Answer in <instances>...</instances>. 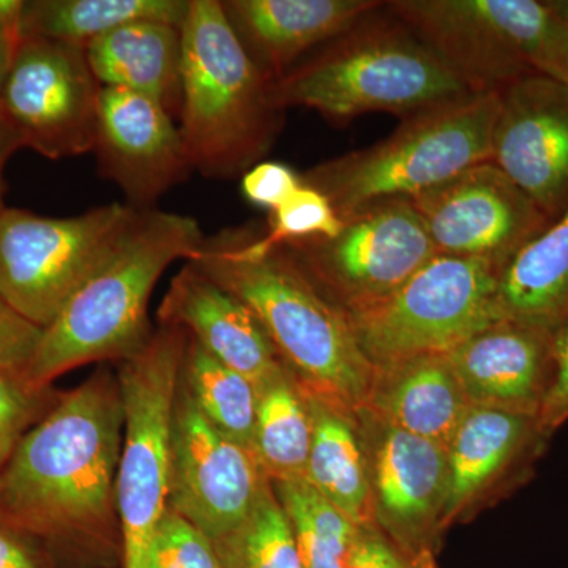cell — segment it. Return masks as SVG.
<instances>
[{
    "label": "cell",
    "instance_id": "cell-1",
    "mask_svg": "<svg viewBox=\"0 0 568 568\" xmlns=\"http://www.w3.org/2000/svg\"><path fill=\"white\" fill-rule=\"evenodd\" d=\"M125 414L106 366L65 392L0 474V515L31 534L55 568H118V473Z\"/></svg>",
    "mask_w": 568,
    "mask_h": 568
},
{
    "label": "cell",
    "instance_id": "cell-2",
    "mask_svg": "<svg viewBox=\"0 0 568 568\" xmlns=\"http://www.w3.org/2000/svg\"><path fill=\"white\" fill-rule=\"evenodd\" d=\"M192 263L256 315L306 396L336 409H364L376 368L346 313L325 297L284 246L261 244L256 226L204 237Z\"/></svg>",
    "mask_w": 568,
    "mask_h": 568
},
{
    "label": "cell",
    "instance_id": "cell-3",
    "mask_svg": "<svg viewBox=\"0 0 568 568\" xmlns=\"http://www.w3.org/2000/svg\"><path fill=\"white\" fill-rule=\"evenodd\" d=\"M204 237L192 216L140 209L111 256L43 328L28 376L52 386L70 369L140 353L153 335L148 310L160 276L192 260Z\"/></svg>",
    "mask_w": 568,
    "mask_h": 568
},
{
    "label": "cell",
    "instance_id": "cell-4",
    "mask_svg": "<svg viewBox=\"0 0 568 568\" xmlns=\"http://www.w3.org/2000/svg\"><path fill=\"white\" fill-rule=\"evenodd\" d=\"M182 51L179 129L190 163L207 178L244 175L282 130L274 80L250 58L220 0H190Z\"/></svg>",
    "mask_w": 568,
    "mask_h": 568
},
{
    "label": "cell",
    "instance_id": "cell-5",
    "mask_svg": "<svg viewBox=\"0 0 568 568\" xmlns=\"http://www.w3.org/2000/svg\"><path fill=\"white\" fill-rule=\"evenodd\" d=\"M377 13L275 80V103L284 111L310 108L339 123L368 112L406 121L474 95L402 21L387 10Z\"/></svg>",
    "mask_w": 568,
    "mask_h": 568
},
{
    "label": "cell",
    "instance_id": "cell-6",
    "mask_svg": "<svg viewBox=\"0 0 568 568\" xmlns=\"http://www.w3.org/2000/svg\"><path fill=\"white\" fill-rule=\"evenodd\" d=\"M500 92L470 95L406 119L386 140L320 163L302 182L339 219L388 200H414L491 159Z\"/></svg>",
    "mask_w": 568,
    "mask_h": 568
},
{
    "label": "cell",
    "instance_id": "cell-7",
    "mask_svg": "<svg viewBox=\"0 0 568 568\" xmlns=\"http://www.w3.org/2000/svg\"><path fill=\"white\" fill-rule=\"evenodd\" d=\"M386 10L474 95L528 74L558 80L562 20L544 0H392Z\"/></svg>",
    "mask_w": 568,
    "mask_h": 568
},
{
    "label": "cell",
    "instance_id": "cell-8",
    "mask_svg": "<svg viewBox=\"0 0 568 568\" xmlns=\"http://www.w3.org/2000/svg\"><path fill=\"white\" fill-rule=\"evenodd\" d=\"M186 345L182 327L162 324L119 368L125 414L115 487L122 568L151 567L153 537L170 507L171 428Z\"/></svg>",
    "mask_w": 568,
    "mask_h": 568
},
{
    "label": "cell",
    "instance_id": "cell-9",
    "mask_svg": "<svg viewBox=\"0 0 568 568\" xmlns=\"http://www.w3.org/2000/svg\"><path fill=\"white\" fill-rule=\"evenodd\" d=\"M497 276L484 261L436 254L395 293L346 316L375 368L448 354L499 321Z\"/></svg>",
    "mask_w": 568,
    "mask_h": 568
},
{
    "label": "cell",
    "instance_id": "cell-10",
    "mask_svg": "<svg viewBox=\"0 0 568 568\" xmlns=\"http://www.w3.org/2000/svg\"><path fill=\"white\" fill-rule=\"evenodd\" d=\"M140 209L110 204L69 219L22 209L0 213V295L21 316L48 327L111 256Z\"/></svg>",
    "mask_w": 568,
    "mask_h": 568
},
{
    "label": "cell",
    "instance_id": "cell-11",
    "mask_svg": "<svg viewBox=\"0 0 568 568\" xmlns=\"http://www.w3.org/2000/svg\"><path fill=\"white\" fill-rule=\"evenodd\" d=\"M282 246L346 315L395 293L437 254L410 200L366 205L332 237Z\"/></svg>",
    "mask_w": 568,
    "mask_h": 568
},
{
    "label": "cell",
    "instance_id": "cell-12",
    "mask_svg": "<svg viewBox=\"0 0 568 568\" xmlns=\"http://www.w3.org/2000/svg\"><path fill=\"white\" fill-rule=\"evenodd\" d=\"M100 91L85 48L31 37L11 58L0 122L47 159L82 155L95 145Z\"/></svg>",
    "mask_w": 568,
    "mask_h": 568
},
{
    "label": "cell",
    "instance_id": "cell-13",
    "mask_svg": "<svg viewBox=\"0 0 568 568\" xmlns=\"http://www.w3.org/2000/svg\"><path fill=\"white\" fill-rule=\"evenodd\" d=\"M410 201L437 254L484 261L499 274L552 222L491 162L474 164Z\"/></svg>",
    "mask_w": 568,
    "mask_h": 568
},
{
    "label": "cell",
    "instance_id": "cell-14",
    "mask_svg": "<svg viewBox=\"0 0 568 568\" xmlns=\"http://www.w3.org/2000/svg\"><path fill=\"white\" fill-rule=\"evenodd\" d=\"M267 480L252 450L215 428L179 379L170 508L216 541L244 525Z\"/></svg>",
    "mask_w": 568,
    "mask_h": 568
},
{
    "label": "cell",
    "instance_id": "cell-15",
    "mask_svg": "<svg viewBox=\"0 0 568 568\" xmlns=\"http://www.w3.org/2000/svg\"><path fill=\"white\" fill-rule=\"evenodd\" d=\"M368 458L376 528L410 555L436 556L448 496L447 448L355 413Z\"/></svg>",
    "mask_w": 568,
    "mask_h": 568
},
{
    "label": "cell",
    "instance_id": "cell-16",
    "mask_svg": "<svg viewBox=\"0 0 568 568\" xmlns=\"http://www.w3.org/2000/svg\"><path fill=\"white\" fill-rule=\"evenodd\" d=\"M489 162L559 219L568 209V85L534 73L504 89Z\"/></svg>",
    "mask_w": 568,
    "mask_h": 568
},
{
    "label": "cell",
    "instance_id": "cell-17",
    "mask_svg": "<svg viewBox=\"0 0 568 568\" xmlns=\"http://www.w3.org/2000/svg\"><path fill=\"white\" fill-rule=\"evenodd\" d=\"M100 171L134 209H151L193 170L173 114L142 93L100 91L95 145Z\"/></svg>",
    "mask_w": 568,
    "mask_h": 568
},
{
    "label": "cell",
    "instance_id": "cell-18",
    "mask_svg": "<svg viewBox=\"0 0 568 568\" xmlns=\"http://www.w3.org/2000/svg\"><path fill=\"white\" fill-rule=\"evenodd\" d=\"M470 406L538 417L556 372V335L496 321L446 354Z\"/></svg>",
    "mask_w": 568,
    "mask_h": 568
},
{
    "label": "cell",
    "instance_id": "cell-19",
    "mask_svg": "<svg viewBox=\"0 0 568 568\" xmlns=\"http://www.w3.org/2000/svg\"><path fill=\"white\" fill-rule=\"evenodd\" d=\"M159 320L182 327L216 361L252 381L256 390L286 369L252 310L192 263L171 280Z\"/></svg>",
    "mask_w": 568,
    "mask_h": 568
},
{
    "label": "cell",
    "instance_id": "cell-20",
    "mask_svg": "<svg viewBox=\"0 0 568 568\" xmlns=\"http://www.w3.org/2000/svg\"><path fill=\"white\" fill-rule=\"evenodd\" d=\"M547 439L537 417L470 406L447 446L448 496L444 530L480 496L529 476Z\"/></svg>",
    "mask_w": 568,
    "mask_h": 568
},
{
    "label": "cell",
    "instance_id": "cell-21",
    "mask_svg": "<svg viewBox=\"0 0 568 568\" xmlns=\"http://www.w3.org/2000/svg\"><path fill=\"white\" fill-rule=\"evenodd\" d=\"M377 0H226L231 28L272 80L383 9Z\"/></svg>",
    "mask_w": 568,
    "mask_h": 568
},
{
    "label": "cell",
    "instance_id": "cell-22",
    "mask_svg": "<svg viewBox=\"0 0 568 568\" xmlns=\"http://www.w3.org/2000/svg\"><path fill=\"white\" fill-rule=\"evenodd\" d=\"M470 403L447 355H422L376 368L364 410L447 448Z\"/></svg>",
    "mask_w": 568,
    "mask_h": 568
},
{
    "label": "cell",
    "instance_id": "cell-23",
    "mask_svg": "<svg viewBox=\"0 0 568 568\" xmlns=\"http://www.w3.org/2000/svg\"><path fill=\"white\" fill-rule=\"evenodd\" d=\"M182 52V28L153 20L130 22L85 47L102 88L142 93L173 118L181 111Z\"/></svg>",
    "mask_w": 568,
    "mask_h": 568
},
{
    "label": "cell",
    "instance_id": "cell-24",
    "mask_svg": "<svg viewBox=\"0 0 568 568\" xmlns=\"http://www.w3.org/2000/svg\"><path fill=\"white\" fill-rule=\"evenodd\" d=\"M499 321L558 334L568 325V209L500 271Z\"/></svg>",
    "mask_w": 568,
    "mask_h": 568
},
{
    "label": "cell",
    "instance_id": "cell-25",
    "mask_svg": "<svg viewBox=\"0 0 568 568\" xmlns=\"http://www.w3.org/2000/svg\"><path fill=\"white\" fill-rule=\"evenodd\" d=\"M305 398L313 420L305 480L355 525H375L368 458L357 416L312 396Z\"/></svg>",
    "mask_w": 568,
    "mask_h": 568
},
{
    "label": "cell",
    "instance_id": "cell-26",
    "mask_svg": "<svg viewBox=\"0 0 568 568\" xmlns=\"http://www.w3.org/2000/svg\"><path fill=\"white\" fill-rule=\"evenodd\" d=\"M189 10L190 0H26L22 40L39 37L85 48L134 21L182 28Z\"/></svg>",
    "mask_w": 568,
    "mask_h": 568
},
{
    "label": "cell",
    "instance_id": "cell-27",
    "mask_svg": "<svg viewBox=\"0 0 568 568\" xmlns=\"http://www.w3.org/2000/svg\"><path fill=\"white\" fill-rule=\"evenodd\" d=\"M312 443L308 403L290 369H283L257 390L254 458L272 484L302 480L306 476Z\"/></svg>",
    "mask_w": 568,
    "mask_h": 568
},
{
    "label": "cell",
    "instance_id": "cell-28",
    "mask_svg": "<svg viewBox=\"0 0 568 568\" xmlns=\"http://www.w3.org/2000/svg\"><path fill=\"white\" fill-rule=\"evenodd\" d=\"M181 379L203 416L223 435L252 450L257 407L252 381L216 361L190 335Z\"/></svg>",
    "mask_w": 568,
    "mask_h": 568
},
{
    "label": "cell",
    "instance_id": "cell-29",
    "mask_svg": "<svg viewBox=\"0 0 568 568\" xmlns=\"http://www.w3.org/2000/svg\"><path fill=\"white\" fill-rule=\"evenodd\" d=\"M272 485L304 568H345L361 526L328 503L305 478Z\"/></svg>",
    "mask_w": 568,
    "mask_h": 568
},
{
    "label": "cell",
    "instance_id": "cell-30",
    "mask_svg": "<svg viewBox=\"0 0 568 568\" xmlns=\"http://www.w3.org/2000/svg\"><path fill=\"white\" fill-rule=\"evenodd\" d=\"M212 544L223 568H304L271 480L244 525Z\"/></svg>",
    "mask_w": 568,
    "mask_h": 568
},
{
    "label": "cell",
    "instance_id": "cell-31",
    "mask_svg": "<svg viewBox=\"0 0 568 568\" xmlns=\"http://www.w3.org/2000/svg\"><path fill=\"white\" fill-rule=\"evenodd\" d=\"M62 394L33 383L26 368H0V474L22 437L55 406Z\"/></svg>",
    "mask_w": 568,
    "mask_h": 568
},
{
    "label": "cell",
    "instance_id": "cell-32",
    "mask_svg": "<svg viewBox=\"0 0 568 568\" xmlns=\"http://www.w3.org/2000/svg\"><path fill=\"white\" fill-rule=\"evenodd\" d=\"M339 227L342 219L331 201L302 182L301 189L286 203L268 213L267 227L260 231V241L272 248L308 239L332 237Z\"/></svg>",
    "mask_w": 568,
    "mask_h": 568
},
{
    "label": "cell",
    "instance_id": "cell-33",
    "mask_svg": "<svg viewBox=\"0 0 568 568\" xmlns=\"http://www.w3.org/2000/svg\"><path fill=\"white\" fill-rule=\"evenodd\" d=\"M149 568H223L215 548L200 529L186 521L173 508L156 529Z\"/></svg>",
    "mask_w": 568,
    "mask_h": 568
},
{
    "label": "cell",
    "instance_id": "cell-34",
    "mask_svg": "<svg viewBox=\"0 0 568 568\" xmlns=\"http://www.w3.org/2000/svg\"><path fill=\"white\" fill-rule=\"evenodd\" d=\"M345 568H439L436 556L410 555L384 536L376 525L361 526Z\"/></svg>",
    "mask_w": 568,
    "mask_h": 568
},
{
    "label": "cell",
    "instance_id": "cell-35",
    "mask_svg": "<svg viewBox=\"0 0 568 568\" xmlns=\"http://www.w3.org/2000/svg\"><path fill=\"white\" fill-rule=\"evenodd\" d=\"M302 185V175L278 162H260L242 175V194L250 204L268 213L286 203Z\"/></svg>",
    "mask_w": 568,
    "mask_h": 568
},
{
    "label": "cell",
    "instance_id": "cell-36",
    "mask_svg": "<svg viewBox=\"0 0 568 568\" xmlns=\"http://www.w3.org/2000/svg\"><path fill=\"white\" fill-rule=\"evenodd\" d=\"M41 336L43 328L21 316L0 295V368H26Z\"/></svg>",
    "mask_w": 568,
    "mask_h": 568
},
{
    "label": "cell",
    "instance_id": "cell-37",
    "mask_svg": "<svg viewBox=\"0 0 568 568\" xmlns=\"http://www.w3.org/2000/svg\"><path fill=\"white\" fill-rule=\"evenodd\" d=\"M0 568H55L47 548L0 515Z\"/></svg>",
    "mask_w": 568,
    "mask_h": 568
},
{
    "label": "cell",
    "instance_id": "cell-38",
    "mask_svg": "<svg viewBox=\"0 0 568 568\" xmlns=\"http://www.w3.org/2000/svg\"><path fill=\"white\" fill-rule=\"evenodd\" d=\"M568 420V325L556 334V372L537 422L548 437Z\"/></svg>",
    "mask_w": 568,
    "mask_h": 568
},
{
    "label": "cell",
    "instance_id": "cell-39",
    "mask_svg": "<svg viewBox=\"0 0 568 568\" xmlns=\"http://www.w3.org/2000/svg\"><path fill=\"white\" fill-rule=\"evenodd\" d=\"M26 0H0V41L11 58L22 41V14Z\"/></svg>",
    "mask_w": 568,
    "mask_h": 568
},
{
    "label": "cell",
    "instance_id": "cell-40",
    "mask_svg": "<svg viewBox=\"0 0 568 568\" xmlns=\"http://www.w3.org/2000/svg\"><path fill=\"white\" fill-rule=\"evenodd\" d=\"M18 149H22L20 138L17 136V133H14L10 126L0 122V213L7 209L6 205H3V170H6L10 156L13 155Z\"/></svg>",
    "mask_w": 568,
    "mask_h": 568
},
{
    "label": "cell",
    "instance_id": "cell-41",
    "mask_svg": "<svg viewBox=\"0 0 568 568\" xmlns=\"http://www.w3.org/2000/svg\"><path fill=\"white\" fill-rule=\"evenodd\" d=\"M556 11L562 20V32H560L559 55H558V80L568 85V0L552 2Z\"/></svg>",
    "mask_w": 568,
    "mask_h": 568
},
{
    "label": "cell",
    "instance_id": "cell-42",
    "mask_svg": "<svg viewBox=\"0 0 568 568\" xmlns=\"http://www.w3.org/2000/svg\"><path fill=\"white\" fill-rule=\"evenodd\" d=\"M11 61V54L7 50L6 44L0 41V95H2L3 81H6L7 71Z\"/></svg>",
    "mask_w": 568,
    "mask_h": 568
}]
</instances>
